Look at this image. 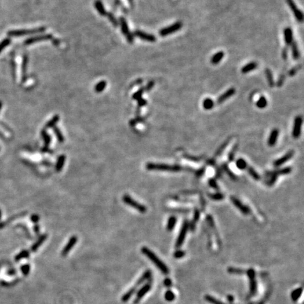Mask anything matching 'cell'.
<instances>
[{
  "label": "cell",
  "instance_id": "obj_1",
  "mask_svg": "<svg viewBox=\"0 0 304 304\" xmlns=\"http://www.w3.org/2000/svg\"><path fill=\"white\" fill-rule=\"evenodd\" d=\"M141 251H142V254L144 256H147L152 262L154 263V265L156 266L163 273L165 274V275H168L169 273V269L167 267V265L153 251H151L149 248L144 246V247L142 248Z\"/></svg>",
  "mask_w": 304,
  "mask_h": 304
},
{
  "label": "cell",
  "instance_id": "obj_2",
  "mask_svg": "<svg viewBox=\"0 0 304 304\" xmlns=\"http://www.w3.org/2000/svg\"><path fill=\"white\" fill-rule=\"evenodd\" d=\"M146 168L149 170H159V171L179 172L182 170V167L178 165H168L163 163H148Z\"/></svg>",
  "mask_w": 304,
  "mask_h": 304
},
{
  "label": "cell",
  "instance_id": "obj_3",
  "mask_svg": "<svg viewBox=\"0 0 304 304\" xmlns=\"http://www.w3.org/2000/svg\"><path fill=\"white\" fill-rule=\"evenodd\" d=\"M123 201L125 203L128 205V206L132 207L134 209H136L140 213H145L147 211V208L144 205L140 204L137 201L134 200L130 195L125 194L123 196Z\"/></svg>",
  "mask_w": 304,
  "mask_h": 304
},
{
  "label": "cell",
  "instance_id": "obj_4",
  "mask_svg": "<svg viewBox=\"0 0 304 304\" xmlns=\"http://www.w3.org/2000/svg\"><path fill=\"white\" fill-rule=\"evenodd\" d=\"M189 222L187 221H184L183 224H182L181 230H180V233H179V235L177 236V239L176 241V244H175V246L176 248H180L181 247V246L183 244L184 241H185V237H186L187 231L189 230Z\"/></svg>",
  "mask_w": 304,
  "mask_h": 304
},
{
  "label": "cell",
  "instance_id": "obj_5",
  "mask_svg": "<svg viewBox=\"0 0 304 304\" xmlns=\"http://www.w3.org/2000/svg\"><path fill=\"white\" fill-rule=\"evenodd\" d=\"M182 26V22L178 21V22L175 23L171 25V26H168V27L164 28L161 30L160 35L162 36V37H165V36L168 35V34H170L173 33V32H177V31H178L179 30H180V28H181Z\"/></svg>",
  "mask_w": 304,
  "mask_h": 304
},
{
  "label": "cell",
  "instance_id": "obj_6",
  "mask_svg": "<svg viewBox=\"0 0 304 304\" xmlns=\"http://www.w3.org/2000/svg\"><path fill=\"white\" fill-rule=\"evenodd\" d=\"M45 30V28L41 27L37 28L32 29V30H14L10 32V34L13 36H21V35H26V34H36L42 32Z\"/></svg>",
  "mask_w": 304,
  "mask_h": 304
},
{
  "label": "cell",
  "instance_id": "obj_7",
  "mask_svg": "<svg viewBox=\"0 0 304 304\" xmlns=\"http://www.w3.org/2000/svg\"><path fill=\"white\" fill-rule=\"evenodd\" d=\"M286 1H287V4H288L289 6L290 7L291 10L292 11V12H293L294 14L296 19L297 21L300 23L303 22V13L301 12V10H299L298 8H297L295 2L294 1V0H286Z\"/></svg>",
  "mask_w": 304,
  "mask_h": 304
},
{
  "label": "cell",
  "instance_id": "obj_8",
  "mask_svg": "<svg viewBox=\"0 0 304 304\" xmlns=\"http://www.w3.org/2000/svg\"><path fill=\"white\" fill-rule=\"evenodd\" d=\"M302 123H303V118L301 116H296L294 120V124L293 130H292V136L296 139L300 137Z\"/></svg>",
  "mask_w": 304,
  "mask_h": 304
},
{
  "label": "cell",
  "instance_id": "obj_9",
  "mask_svg": "<svg viewBox=\"0 0 304 304\" xmlns=\"http://www.w3.org/2000/svg\"><path fill=\"white\" fill-rule=\"evenodd\" d=\"M230 200L232 202L233 204H234L241 213H244V215H248L250 213V208L246 206V205L243 204L237 198H236V197L234 196H230Z\"/></svg>",
  "mask_w": 304,
  "mask_h": 304
},
{
  "label": "cell",
  "instance_id": "obj_10",
  "mask_svg": "<svg viewBox=\"0 0 304 304\" xmlns=\"http://www.w3.org/2000/svg\"><path fill=\"white\" fill-rule=\"evenodd\" d=\"M151 287H152V284H151V282H149V283L146 284V285H144V286H143L142 288L138 291L137 296H136L135 299H134V303H137L139 301L142 299L143 297L147 294L149 291H150Z\"/></svg>",
  "mask_w": 304,
  "mask_h": 304
},
{
  "label": "cell",
  "instance_id": "obj_11",
  "mask_svg": "<svg viewBox=\"0 0 304 304\" xmlns=\"http://www.w3.org/2000/svg\"><path fill=\"white\" fill-rule=\"evenodd\" d=\"M120 21H121V30H122L123 33L126 36L128 42H129L130 43H132V42H133V40H134V37H133V34H131L130 32L129 31L128 23H127V22H126L125 19H123V18H121Z\"/></svg>",
  "mask_w": 304,
  "mask_h": 304
},
{
  "label": "cell",
  "instance_id": "obj_12",
  "mask_svg": "<svg viewBox=\"0 0 304 304\" xmlns=\"http://www.w3.org/2000/svg\"><path fill=\"white\" fill-rule=\"evenodd\" d=\"M77 241H78V238L76 236H72L69 239L68 242L67 243L66 245L65 246V247L63 248V249L61 251V256H65L68 254V253L70 252V251L73 249L74 246L76 244Z\"/></svg>",
  "mask_w": 304,
  "mask_h": 304
},
{
  "label": "cell",
  "instance_id": "obj_13",
  "mask_svg": "<svg viewBox=\"0 0 304 304\" xmlns=\"http://www.w3.org/2000/svg\"><path fill=\"white\" fill-rule=\"evenodd\" d=\"M294 155V151L291 150L290 152H288L287 154H285L282 157L280 158L279 159L276 160L275 161H274V166L275 167H279L281 166L282 165H283L284 163H285L286 162L288 161L289 160H290L293 156Z\"/></svg>",
  "mask_w": 304,
  "mask_h": 304
},
{
  "label": "cell",
  "instance_id": "obj_14",
  "mask_svg": "<svg viewBox=\"0 0 304 304\" xmlns=\"http://www.w3.org/2000/svg\"><path fill=\"white\" fill-rule=\"evenodd\" d=\"M248 276L250 280V290L252 294H255L257 291V284L255 279V272L253 269H250L247 271Z\"/></svg>",
  "mask_w": 304,
  "mask_h": 304
},
{
  "label": "cell",
  "instance_id": "obj_15",
  "mask_svg": "<svg viewBox=\"0 0 304 304\" xmlns=\"http://www.w3.org/2000/svg\"><path fill=\"white\" fill-rule=\"evenodd\" d=\"M134 35L137 36L139 38L143 39V40L147 41V42H156V37L154 35H153V34L146 33V32H143V31L138 30L134 32Z\"/></svg>",
  "mask_w": 304,
  "mask_h": 304
},
{
  "label": "cell",
  "instance_id": "obj_16",
  "mask_svg": "<svg viewBox=\"0 0 304 304\" xmlns=\"http://www.w3.org/2000/svg\"><path fill=\"white\" fill-rule=\"evenodd\" d=\"M234 94H235V89L232 88L228 89L225 92L223 93V94H221V96L218 98V99H217V103H218V104H221V103H223L225 100L227 99H229L230 97H231L232 96H233Z\"/></svg>",
  "mask_w": 304,
  "mask_h": 304
},
{
  "label": "cell",
  "instance_id": "obj_17",
  "mask_svg": "<svg viewBox=\"0 0 304 304\" xmlns=\"http://www.w3.org/2000/svg\"><path fill=\"white\" fill-rule=\"evenodd\" d=\"M52 38V34H44V35H39L37 36V37H32V38L28 39V40L26 41V44H30L34 43V42H40V41H44V40H49Z\"/></svg>",
  "mask_w": 304,
  "mask_h": 304
},
{
  "label": "cell",
  "instance_id": "obj_18",
  "mask_svg": "<svg viewBox=\"0 0 304 304\" xmlns=\"http://www.w3.org/2000/svg\"><path fill=\"white\" fill-rule=\"evenodd\" d=\"M284 37L286 44L287 46H290L293 42V32L290 28H286L284 30Z\"/></svg>",
  "mask_w": 304,
  "mask_h": 304
},
{
  "label": "cell",
  "instance_id": "obj_19",
  "mask_svg": "<svg viewBox=\"0 0 304 304\" xmlns=\"http://www.w3.org/2000/svg\"><path fill=\"white\" fill-rule=\"evenodd\" d=\"M279 136V130L277 129H273L271 132L270 137L268 138V145L270 147H273L277 143V138Z\"/></svg>",
  "mask_w": 304,
  "mask_h": 304
},
{
  "label": "cell",
  "instance_id": "obj_20",
  "mask_svg": "<svg viewBox=\"0 0 304 304\" xmlns=\"http://www.w3.org/2000/svg\"><path fill=\"white\" fill-rule=\"evenodd\" d=\"M47 239V234H42V235H41L40 236H39V238L38 239H37V241H36L35 243L33 244V245L32 246V247H31V250H32V251H36L37 250V249H39V247H40L41 246H42V244H43L44 241L46 240V239Z\"/></svg>",
  "mask_w": 304,
  "mask_h": 304
},
{
  "label": "cell",
  "instance_id": "obj_21",
  "mask_svg": "<svg viewBox=\"0 0 304 304\" xmlns=\"http://www.w3.org/2000/svg\"><path fill=\"white\" fill-rule=\"evenodd\" d=\"M291 49H292V58L294 60H298L300 59V52L298 50V46H297L296 42L293 41L292 43L291 44Z\"/></svg>",
  "mask_w": 304,
  "mask_h": 304
},
{
  "label": "cell",
  "instance_id": "obj_22",
  "mask_svg": "<svg viewBox=\"0 0 304 304\" xmlns=\"http://www.w3.org/2000/svg\"><path fill=\"white\" fill-rule=\"evenodd\" d=\"M258 67V63L256 62H251V63H247L246 65H244V67H242L241 71L242 73H248L249 72L252 71V70H255V69Z\"/></svg>",
  "mask_w": 304,
  "mask_h": 304
},
{
  "label": "cell",
  "instance_id": "obj_23",
  "mask_svg": "<svg viewBox=\"0 0 304 304\" xmlns=\"http://www.w3.org/2000/svg\"><path fill=\"white\" fill-rule=\"evenodd\" d=\"M224 55H225V54L223 52H217L216 54H215L212 57V58L211 59V63L213 64V65L218 64L221 61V60L223 59V57H224Z\"/></svg>",
  "mask_w": 304,
  "mask_h": 304
},
{
  "label": "cell",
  "instance_id": "obj_24",
  "mask_svg": "<svg viewBox=\"0 0 304 304\" xmlns=\"http://www.w3.org/2000/svg\"><path fill=\"white\" fill-rule=\"evenodd\" d=\"M151 276H152V272H151L150 270H146L145 272L143 273V275L141 276L140 278L139 279V280H137V284H136V286L135 287H137V286L140 285L141 284H142L143 282H144L145 281H147L149 280V278L151 277Z\"/></svg>",
  "mask_w": 304,
  "mask_h": 304
},
{
  "label": "cell",
  "instance_id": "obj_25",
  "mask_svg": "<svg viewBox=\"0 0 304 304\" xmlns=\"http://www.w3.org/2000/svg\"><path fill=\"white\" fill-rule=\"evenodd\" d=\"M65 155L59 156L58 158V160H57V164H56V170H57V172L61 171L62 168H63V167L64 165V163H65Z\"/></svg>",
  "mask_w": 304,
  "mask_h": 304
},
{
  "label": "cell",
  "instance_id": "obj_26",
  "mask_svg": "<svg viewBox=\"0 0 304 304\" xmlns=\"http://www.w3.org/2000/svg\"><path fill=\"white\" fill-rule=\"evenodd\" d=\"M199 217H200V212L198 209H196L194 211V214L193 221H192L190 224H189V227H190V229H191L192 231H194L195 230L196 224L197 222H198L199 219Z\"/></svg>",
  "mask_w": 304,
  "mask_h": 304
},
{
  "label": "cell",
  "instance_id": "obj_27",
  "mask_svg": "<svg viewBox=\"0 0 304 304\" xmlns=\"http://www.w3.org/2000/svg\"><path fill=\"white\" fill-rule=\"evenodd\" d=\"M136 288H137V287H132V288H131L130 290H128V292H126V293L122 296V298H121L122 301L127 302L128 301H129L130 298L132 296V295L135 293Z\"/></svg>",
  "mask_w": 304,
  "mask_h": 304
},
{
  "label": "cell",
  "instance_id": "obj_28",
  "mask_svg": "<svg viewBox=\"0 0 304 304\" xmlns=\"http://www.w3.org/2000/svg\"><path fill=\"white\" fill-rule=\"evenodd\" d=\"M265 75L267 77V82H268V85L270 88H273L275 86V81H274L273 79V75H272V71L269 68H267L265 70Z\"/></svg>",
  "mask_w": 304,
  "mask_h": 304
},
{
  "label": "cell",
  "instance_id": "obj_29",
  "mask_svg": "<svg viewBox=\"0 0 304 304\" xmlns=\"http://www.w3.org/2000/svg\"><path fill=\"white\" fill-rule=\"evenodd\" d=\"M41 135H42V139H43L44 142V145H45L44 147L47 148L49 147V144L51 143V139H52V138H51L50 135L47 132V131H46L45 130H42V132H41Z\"/></svg>",
  "mask_w": 304,
  "mask_h": 304
},
{
  "label": "cell",
  "instance_id": "obj_30",
  "mask_svg": "<svg viewBox=\"0 0 304 304\" xmlns=\"http://www.w3.org/2000/svg\"><path fill=\"white\" fill-rule=\"evenodd\" d=\"M94 6H95V8H96L97 10L98 11V12L100 14L102 15V16H104V15H106V10H105L104 7H103V5L102 3H101V1H99V0H97V1H95L94 3Z\"/></svg>",
  "mask_w": 304,
  "mask_h": 304
},
{
  "label": "cell",
  "instance_id": "obj_31",
  "mask_svg": "<svg viewBox=\"0 0 304 304\" xmlns=\"http://www.w3.org/2000/svg\"><path fill=\"white\" fill-rule=\"evenodd\" d=\"M177 218L174 216H171L168 218L167 223V230L168 231H171L175 227V224H176Z\"/></svg>",
  "mask_w": 304,
  "mask_h": 304
},
{
  "label": "cell",
  "instance_id": "obj_32",
  "mask_svg": "<svg viewBox=\"0 0 304 304\" xmlns=\"http://www.w3.org/2000/svg\"><path fill=\"white\" fill-rule=\"evenodd\" d=\"M302 292H303V289L302 288H298L296 289L294 291H293L292 293V299L294 301H296L297 300H298V298H300V296L302 294Z\"/></svg>",
  "mask_w": 304,
  "mask_h": 304
},
{
  "label": "cell",
  "instance_id": "obj_33",
  "mask_svg": "<svg viewBox=\"0 0 304 304\" xmlns=\"http://www.w3.org/2000/svg\"><path fill=\"white\" fill-rule=\"evenodd\" d=\"M59 116H58V115H56V116H54V117L50 120V121L47 122V124H46L45 128L46 129H48V128H54V126H55V125L59 122Z\"/></svg>",
  "mask_w": 304,
  "mask_h": 304
},
{
  "label": "cell",
  "instance_id": "obj_34",
  "mask_svg": "<svg viewBox=\"0 0 304 304\" xmlns=\"http://www.w3.org/2000/svg\"><path fill=\"white\" fill-rule=\"evenodd\" d=\"M203 106L206 110L212 109V108H213V106H214V101H213L211 99L207 98L203 101Z\"/></svg>",
  "mask_w": 304,
  "mask_h": 304
},
{
  "label": "cell",
  "instance_id": "obj_35",
  "mask_svg": "<svg viewBox=\"0 0 304 304\" xmlns=\"http://www.w3.org/2000/svg\"><path fill=\"white\" fill-rule=\"evenodd\" d=\"M267 105V99H266V98L265 97H261L260 98H259V99L258 100V101L256 102V106H257V107H259V108H264L265 107H266V106Z\"/></svg>",
  "mask_w": 304,
  "mask_h": 304
},
{
  "label": "cell",
  "instance_id": "obj_36",
  "mask_svg": "<svg viewBox=\"0 0 304 304\" xmlns=\"http://www.w3.org/2000/svg\"><path fill=\"white\" fill-rule=\"evenodd\" d=\"M291 172H292V168H291V167H286V168H282V169H280V170H276V171L272 172V173L275 174V175H287V174L290 173Z\"/></svg>",
  "mask_w": 304,
  "mask_h": 304
},
{
  "label": "cell",
  "instance_id": "obj_37",
  "mask_svg": "<svg viewBox=\"0 0 304 304\" xmlns=\"http://www.w3.org/2000/svg\"><path fill=\"white\" fill-rule=\"evenodd\" d=\"M236 165L240 170H244V169L247 168V163L243 159H238L236 161Z\"/></svg>",
  "mask_w": 304,
  "mask_h": 304
},
{
  "label": "cell",
  "instance_id": "obj_38",
  "mask_svg": "<svg viewBox=\"0 0 304 304\" xmlns=\"http://www.w3.org/2000/svg\"><path fill=\"white\" fill-rule=\"evenodd\" d=\"M54 134H55L56 137H57V139H58L59 142L62 143L64 142V137H63V134H62V132H61V130H59V128L57 127H54Z\"/></svg>",
  "mask_w": 304,
  "mask_h": 304
},
{
  "label": "cell",
  "instance_id": "obj_39",
  "mask_svg": "<svg viewBox=\"0 0 304 304\" xmlns=\"http://www.w3.org/2000/svg\"><path fill=\"white\" fill-rule=\"evenodd\" d=\"M247 170H248V172H249V175H250L254 179V180H260L261 179L260 175H259V174L258 173V172H256L255 170H254V168H253L252 167H247Z\"/></svg>",
  "mask_w": 304,
  "mask_h": 304
},
{
  "label": "cell",
  "instance_id": "obj_40",
  "mask_svg": "<svg viewBox=\"0 0 304 304\" xmlns=\"http://www.w3.org/2000/svg\"><path fill=\"white\" fill-rule=\"evenodd\" d=\"M106 81H104V80L100 81L99 83H97V85L95 86V88H94L95 92H101L104 90L105 88H106Z\"/></svg>",
  "mask_w": 304,
  "mask_h": 304
},
{
  "label": "cell",
  "instance_id": "obj_41",
  "mask_svg": "<svg viewBox=\"0 0 304 304\" xmlns=\"http://www.w3.org/2000/svg\"><path fill=\"white\" fill-rule=\"evenodd\" d=\"M29 256H30V254H29L28 251L24 250V251H21V252L19 254H18V255L16 256V257H15V261H21V259H23L28 258Z\"/></svg>",
  "mask_w": 304,
  "mask_h": 304
},
{
  "label": "cell",
  "instance_id": "obj_42",
  "mask_svg": "<svg viewBox=\"0 0 304 304\" xmlns=\"http://www.w3.org/2000/svg\"><path fill=\"white\" fill-rule=\"evenodd\" d=\"M208 196L211 199L215 200V201H221L224 199V195L222 193H219V192L215 194H208Z\"/></svg>",
  "mask_w": 304,
  "mask_h": 304
},
{
  "label": "cell",
  "instance_id": "obj_43",
  "mask_svg": "<svg viewBox=\"0 0 304 304\" xmlns=\"http://www.w3.org/2000/svg\"><path fill=\"white\" fill-rule=\"evenodd\" d=\"M205 299L208 302L211 303V304H224L223 302H221V301L216 299V298H214V297L209 295H206V296H205Z\"/></svg>",
  "mask_w": 304,
  "mask_h": 304
},
{
  "label": "cell",
  "instance_id": "obj_44",
  "mask_svg": "<svg viewBox=\"0 0 304 304\" xmlns=\"http://www.w3.org/2000/svg\"><path fill=\"white\" fill-rule=\"evenodd\" d=\"M237 147H238V144H235V145L233 147L232 149H231L229 155H228V159H229L230 161H232L233 160H234V155H235V152H236V149H237Z\"/></svg>",
  "mask_w": 304,
  "mask_h": 304
},
{
  "label": "cell",
  "instance_id": "obj_45",
  "mask_svg": "<svg viewBox=\"0 0 304 304\" xmlns=\"http://www.w3.org/2000/svg\"><path fill=\"white\" fill-rule=\"evenodd\" d=\"M175 298V296L172 291H167L165 294V298L168 301H172Z\"/></svg>",
  "mask_w": 304,
  "mask_h": 304
},
{
  "label": "cell",
  "instance_id": "obj_46",
  "mask_svg": "<svg viewBox=\"0 0 304 304\" xmlns=\"http://www.w3.org/2000/svg\"><path fill=\"white\" fill-rule=\"evenodd\" d=\"M223 169H224L225 171L226 172V173L229 175V177H230L231 179H232V180H236V177L235 176V175H234V174L233 173V172H232L230 170V168H228V166L226 165V164H224V165H223Z\"/></svg>",
  "mask_w": 304,
  "mask_h": 304
},
{
  "label": "cell",
  "instance_id": "obj_47",
  "mask_svg": "<svg viewBox=\"0 0 304 304\" xmlns=\"http://www.w3.org/2000/svg\"><path fill=\"white\" fill-rule=\"evenodd\" d=\"M229 142H230V141H229V140H227V141H225V142L224 143H223V144H222V145L221 146V147H219V149H218V150H217V152H216V156H217L221 155V154H222V152H223V151L225 150V148L227 147V146L228 145V144H229Z\"/></svg>",
  "mask_w": 304,
  "mask_h": 304
},
{
  "label": "cell",
  "instance_id": "obj_48",
  "mask_svg": "<svg viewBox=\"0 0 304 304\" xmlns=\"http://www.w3.org/2000/svg\"><path fill=\"white\" fill-rule=\"evenodd\" d=\"M228 272H229L230 273L238 274V275L245 273V272H244L243 270H241V269L235 268V267H229V269H228Z\"/></svg>",
  "mask_w": 304,
  "mask_h": 304
},
{
  "label": "cell",
  "instance_id": "obj_49",
  "mask_svg": "<svg viewBox=\"0 0 304 304\" xmlns=\"http://www.w3.org/2000/svg\"><path fill=\"white\" fill-rule=\"evenodd\" d=\"M301 67H302L301 65H296V66L292 68L290 70V71H289V75H290V77L294 76L296 74L297 72H298V70L301 68Z\"/></svg>",
  "mask_w": 304,
  "mask_h": 304
},
{
  "label": "cell",
  "instance_id": "obj_50",
  "mask_svg": "<svg viewBox=\"0 0 304 304\" xmlns=\"http://www.w3.org/2000/svg\"><path fill=\"white\" fill-rule=\"evenodd\" d=\"M21 270L22 273L24 275H28L30 273V266L29 264H26V265L21 266Z\"/></svg>",
  "mask_w": 304,
  "mask_h": 304
},
{
  "label": "cell",
  "instance_id": "obj_51",
  "mask_svg": "<svg viewBox=\"0 0 304 304\" xmlns=\"http://www.w3.org/2000/svg\"><path fill=\"white\" fill-rule=\"evenodd\" d=\"M144 92V88L140 89V90H139V91H137V92H136L134 95H133V97H132L133 99L138 100V99H139L142 98V94H143V92Z\"/></svg>",
  "mask_w": 304,
  "mask_h": 304
},
{
  "label": "cell",
  "instance_id": "obj_52",
  "mask_svg": "<svg viewBox=\"0 0 304 304\" xmlns=\"http://www.w3.org/2000/svg\"><path fill=\"white\" fill-rule=\"evenodd\" d=\"M106 16H108V19L110 20V21H111V23H112L113 25H114L115 26H117L118 25V23L117 21V20L116 19V18L114 17V16H113V14H110V13H108V14H106Z\"/></svg>",
  "mask_w": 304,
  "mask_h": 304
},
{
  "label": "cell",
  "instance_id": "obj_53",
  "mask_svg": "<svg viewBox=\"0 0 304 304\" xmlns=\"http://www.w3.org/2000/svg\"><path fill=\"white\" fill-rule=\"evenodd\" d=\"M271 174H272V176H271L270 180H269L268 182H267V185H268L269 186H272V185H274V184L275 183V182L277 181V177H278V175H275V174H273V173H271Z\"/></svg>",
  "mask_w": 304,
  "mask_h": 304
},
{
  "label": "cell",
  "instance_id": "obj_54",
  "mask_svg": "<svg viewBox=\"0 0 304 304\" xmlns=\"http://www.w3.org/2000/svg\"><path fill=\"white\" fill-rule=\"evenodd\" d=\"M208 184H209L210 186H211L212 188L214 189V190H219V187H218V184H217L216 181L214 180V179H210L209 181H208Z\"/></svg>",
  "mask_w": 304,
  "mask_h": 304
},
{
  "label": "cell",
  "instance_id": "obj_55",
  "mask_svg": "<svg viewBox=\"0 0 304 304\" xmlns=\"http://www.w3.org/2000/svg\"><path fill=\"white\" fill-rule=\"evenodd\" d=\"M185 255V253L183 251H181V250L177 251L174 253V257H175V259H181V258L184 257Z\"/></svg>",
  "mask_w": 304,
  "mask_h": 304
},
{
  "label": "cell",
  "instance_id": "obj_56",
  "mask_svg": "<svg viewBox=\"0 0 304 304\" xmlns=\"http://www.w3.org/2000/svg\"><path fill=\"white\" fill-rule=\"evenodd\" d=\"M282 57L284 60H287L288 59V47L283 49L282 52Z\"/></svg>",
  "mask_w": 304,
  "mask_h": 304
},
{
  "label": "cell",
  "instance_id": "obj_57",
  "mask_svg": "<svg viewBox=\"0 0 304 304\" xmlns=\"http://www.w3.org/2000/svg\"><path fill=\"white\" fill-rule=\"evenodd\" d=\"M285 75H281V76L280 77V78H279L278 81H277V87L280 88V87H282V85H283L284 81H285Z\"/></svg>",
  "mask_w": 304,
  "mask_h": 304
},
{
  "label": "cell",
  "instance_id": "obj_58",
  "mask_svg": "<svg viewBox=\"0 0 304 304\" xmlns=\"http://www.w3.org/2000/svg\"><path fill=\"white\" fill-rule=\"evenodd\" d=\"M31 221L34 223H37V222L39 221V217L37 215H33V216H31Z\"/></svg>",
  "mask_w": 304,
  "mask_h": 304
},
{
  "label": "cell",
  "instance_id": "obj_59",
  "mask_svg": "<svg viewBox=\"0 0 304 304\" xmlns=\"http://www.w3.org/2000/svg\"><path fill=\"white\" fill-rule=\"evenodd\" d=\"M146 104H147V101H146V100L143 99L142 98L138 99V106H139V107L144 106V105H146Z\"/></svg>",
  "mask_w": 304,
  "mask_h": 304
},
{
  "label": "cell",
  "instance_id": "obj_60",
  "mask_svg": "<svg viewBox=\"0 0 304 304\" xmlns=\"http://www.w3.org/2000/svg\"><path fill=\"white\" fill-rule=\"evenodd\" d=\"M154 81L149 82V84H148V85H147V87H146V88L144 89V90H147V91H149V90H150L151 89H152L153 87H154Z\"/></svg>",
  "mask_w": 304,
  "mask_h": 304
},
{
  "label": "cell",
  "instance_id": "obj_61",
  "mask_svg": "<svg viewBox=\"0 0 304 304\" xmlns=\"http://www.w3.org/2000/svg\"><path fill=\"white\" fill-rule=\"evenodd\" d=\"M171 285H172V282H171V280H170V279L167 278V279H165V280H164V285H165V286H166V287H170V286H171Z\"/></svg>",
  "mask_w": 304,
  "mask_h": 304
},
{
  "label": "cell",
  "instance_id": "obj_62",
  "mask_svg": "<svg viewBox=\"0 0 304 304\" xmlns=\"http://www.w3.org/2000/svg\"><path fill=\"white\" fill-rule=\"evenodd\" d=\"M39 230H40V228H39V227L38 225H35V226H34V232H35L36 233H37V234H38V233H39Z\"/></svg>",
  "mask_w": 304,
  "mask_h": 304
}]
</instances>
